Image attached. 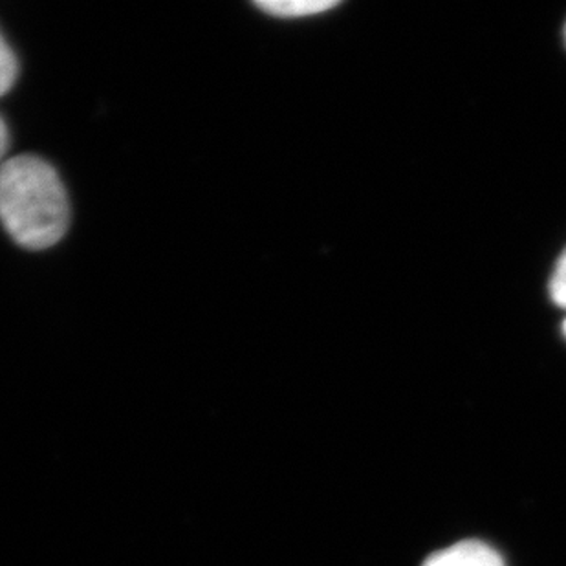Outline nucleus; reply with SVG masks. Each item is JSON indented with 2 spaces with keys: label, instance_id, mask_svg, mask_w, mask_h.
Returning <instances> with one entry per match:
<instances>
[{
  "label": "nucleus",
  "instance_id": "f03ea898",
  "mask_svg": "<svg viewBox=\"0 0 566 566\" xmlns=\"http://www.w3.org/2000/svg\"><path fill=\"white\" fill-rule=\"evenodd\" d=\"M423 566H506L492 546L479 541H462L429 557Z\"/></svg>",
  "mask_w": 566,
  "mask_h": 566
},
{
  "label": "nucleus",
  "instance_id": "7ed1b4c3",
  "mask_svg": "<svg viewBox=\"0 0 566 566\" xmlns=\"http://www.w3.org/2000/svg\"><path fill=\"white\" fill-rule=\"evenodd\" d=\"M259 10L268 15L279 19H301V17H314L325 11L334 10L339 2L334 0H264L255 2Z\"/></svg>",
  "mask_w": 566,
  "mask_h": 566
},
{
  "label": "nucleus",
  "instance_id": "6e6552de",
  "mask_svg": "<svg viewBox=\"0 0 566 566\" xmlns=\"http://www.w3.org/2000/svg\"><path fill=\"white\" fill-rule=\"evenodd\" d=\"M565 38H566V28H565Z\"/></svg>",
  "mask_w": 566,
  "mask_h": 566
},
{
  "label": "nucleus",
  "instance_id": "20e7f679",
  "mask_svg": "<svg viewBox=\"0 0 566 566\" xmlns=\"http://www.w3.org/2000/svg\"><path fill=\"white\" fill-rule=\"evenodd\" d=\"M17 74H19V64H17L15 54L0 35V97L13 88Z\"/></svg>",
  "mask_w": 566,
  "mask_h": 566
},
{
  "label": "nucleus",
  "instance_id": "39448f33",
  "mask_svg": "<svg viewBox=\"0 0 566 566\" xmlns=\"http://www.w3.org/2000/svg\"><path fill=\"white\" fill-rule=\"evenodd\" d=\"M551 297L557 306H562L566 311V252L557 262L554 275H552Z\"/></svg>",
  "mask_w": 566,
  "mask_h": 566
},
{
  "label": "nucleus",
  "instance_id": "423d86ee",
  "mask_svg": "<svg viewBox=\"0 0 566 566\" xmlns=\"http://www.w3.org/2000/svg\"><path fill=\"white\" fill-rule=\"evenodd\" d=\"M8 147H10V134H8L4 119L0 118V160L4 158Z\"/></svg>",
  "mask_w": 566,
  "mask_h": 566
},
{
  "label": "nucleus",
  "instance_id": "f257e3e1",
  "mask_svg": "<svg viewBox=\"0 0 566 566\" xmlns=\"http://www.w3.org/2000/svg\"><path fill=\"white\" fill-rule=\"evenodd\" d=\"M0 222L27 250H49L66 235L70 202L49 161L21 155L0 164Z\"/></svg>",
  "mask_w": 566,
  "mask_h": 566
},
{
  "label": "nucleus",
  "instance_id": "0eeeda50",
  "mask_svg": "<svg viewBox=\"0 0 566 566\" xmlns=\"http://www.w3.org/2000/svg\"><path fill=\"white\" fill-rule=\"evenodd\" d=\"M565 336H566V323H565Z\"/></svg>",
  "mask_w": 566,
  "mask_h": 566
}]
</instances>
